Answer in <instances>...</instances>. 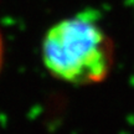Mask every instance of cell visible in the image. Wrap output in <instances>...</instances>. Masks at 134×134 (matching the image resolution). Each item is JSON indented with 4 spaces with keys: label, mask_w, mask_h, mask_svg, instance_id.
Returning <instances> with one entry per match:
<instances>
[{
    "label": "cell",
    "mask_w": 134,
    "mask_h": 134,
    "mask_svg": "<svg viewBox=\"0 0 134 134\" xmlns=\"http://www.w3.org/2000/svg\"><path fill=\"white\" fill-rule=\"evenodd\" d=\"M41 55L56 78L71 85H93L104 81L112 71L114 45L100 25L99 14L86 9L47 30Z\"/></svg>",
    "instance_id": "6da1fadb"
},
{
    "label": "cell",
    "mask_w": 134,
    "mask_h": 134,
    "mask_svg": "<svg viewBox=\"0 0 134 134\" xmlns=\"http://www.w3.org/2000/svg\"><path fill=\"white\" fill-rule=\"evenodd\" d=\"M3 61H4V41H3L1 34H0V70L3 67Z\"/></svg>",
    "instance_id": "7a4b0ae2"
}]
</instances>
